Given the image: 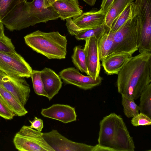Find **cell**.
Masks as SVG:
<instances>
[{"label": "cell", "instance_id": "10", "mask_svg": "<svg viewBox=\"0 0 151 151\" xmlns=\"http://www.w3.org/2000/svg\"><path fill=\"white\" fill-rule=\"evenodd\" d=\"M43 136L54 151H93L94 146L71 141L52 129L43 133Z\"/></svg>", "mask_w": 151, "mask_h": 151}, {"label": "cell", "instance_id": "20", "mask_svg": "<svg viewBox=\"0 0 151 151\" xmlns=\"http://www.w3.org/2000/svg\"><path fill=\"white\" fill-rule=\"evenodd\" d=\"M113 42V33L109 31L98 39V50L100 60L110 53Z\"/></svg>", "mask_w": 151, "mask_h": 151}, {"label": "cell", "instance_id": "33", "mask_svg": "<svg viewBox=\"0 0 151 151\" xmlns=\"http://www.w3.org/2000/svg\"><path fill=\"white\" fill-rule=\"evenodd\" d=\"M56 0H44V5L45 8H48L51 6L53 2ZM90 6H94L97 0H83Z\"/></svg>", "mask_w": 151, "mask_h": 151}, {"label": "cell", "instance_id": "22", "mask_svg": "<svg viewBox=\"0 0 151 151\" xmlns=\"http://www.w3.org/2000/svg\"><path fill=\"white\" fill-rule=\"evenodd\" d=\"M71 56L72 61L75 66L81 72L88 75L86 56L83 49L80 46H75Z\"/></svg>", "mask_w": 151, "mask_h": 151}, {"label": "cell", "instance_id": "13", "mask_svg": "<svg viewBox=\"0 0 151 151\" xmlns=\"http://www.w3.org/2000/svg\"><path fill=\"white\" fill-rule=\"evenodd\" d=\"M98 39L95 36L85 40V52L88 75L96 80L99 76L101 64L98 50Z\"/></svg>", "mask_w": 151, "mask_h": 151}, {"label": "cell", "instance_id": "23", "mask_svg": "<svg viewBox=\"0 0 151 151\" xmlns=\"http://www.w3.org/2000/svg\"><path fill=\"white\" fill-rule=\"evenodd\" d=\"M109 29L105 24L99 27L85 29L79 32L75 36L78 40H84L90 37L95 36L98 39Z\"/></svg>", "mask_w": 151, "mask_h": 151}, {"label": "cell", "instance_id": "28", "mask_svg": "<svg viewBox=\"0 0 151 151\" xmlns=\"http://www.w3.org/2000/svg\"><path fill=\"white\" fill-rule=\"evenodd\" d=\"M0 52L16 56L20 55L16 51L11 40L6 36L0 38Z\"/></svg>", "mask_w": 151, "mask_h": 151}, {"label": "cell", "instance_id": "35", "mask_svg": "<svg viewBox=\"0 0 151 151\" xmlns=\"http://www.w3.org/2000/svg\"><path fill=\"white\" fill-rule=\"evenodd\" d=\"M4 24L1 21H0V38H4L6 36L4 34Z\"/></svg>", "mask_w": 151, "mask_h": 151}, {"label": "cell", "instance_id": "5", "mask_svg": "<svg viewBox=\"0 0 151 151\" xmlns=\"http://www.w3.org/2000/svg\"><path fill=\"white\" fill-rule=\"evenodd\" d=\"M132 13L136 17L137 44L146 47L151 44V0H135L131 4Z\"/></svg>", "mask_w": 151, "mask_h": 151}, {"label": "cell", "instance_id": "25", "mask_svg": "<svg viewBox=\"0 0 151 151\" xmlns=\"http://www.w3.org/2000/svg\"><path fill=\"white\" fill-rule=\"evenodd\" d=\"M131 3L128 4L123 11L114 20L109 31L113 33L116 32L131 18L132 16Z\"/></svg>", "mask_w": 151, "mask_h": 151}, {"label": "cell", "instance_id": "15", "mask_svg": "<svg viewBox=\"0 0 151 151\" xmlns=\"http://www.w3.org/2000/svg\"><path fill=\"white\" fill-rule=\"evenodd\" d=\"M132 55L125 52L110 53L101 60L105 73L108 75H117Z\"/></svg>", "mask_w": 151, "mask_h": 151}, {"label": "cell", "instance_id": "2", "mask_svg": "<svg viewBox=\"0 0 151 151\" xmlns=\"http://www.w3.org/2000/svg\"><path fill=\"white\" fill-rule=\"evenodd\" d=\"M59 18L51 6L45 7L44 0H33L31 2L26 0L17 5L1 21L13 32Z\"/></svg>", "mask_w": 151, "mask_h": 151}, {"label": "cell", "instance_id": "21", "mask_svg": "<svg viewBox=\"0 0 151 151\" xmlns=\"http://www.w3.org/2000/svg\"><path fill=\"white\" fill-rule=\"evenodd\" d=\"M139 97V111L151 118V83L144 89Z\"/></svg>", "mask_w": 151, "mask_h": 151}, {"label": "cell", "instance_id": "17", "mask_svg": "<svg viewBox=\"0 0 151 151\" xmlns=\"http://www.w3.org/2000/svg\"><path fill=\"white\" fill-rule=\"evenodd\" d=\"M41 76L47 98L50 101L58 93L63 82L59 76L49 68H45L42 70Z\"/></svg>", "mask_w": 151, "mask_h": 151}, {"label": "cell", "instance_id": "31", "mask_svg": "<svg viewBox=\"0 0 151 151\" xmlns=\"http://www.w3.org/2000/svg\"><path fill=\"white\" fill-rule=\"evenodd\" d=\"M29 121L31 124L29 126L31 128L35 129L39 132H42L44 127L43 122L42 119L35 117L33 121Z\"/></svg>", "mask_w": 151, "mask_h": 151}, {"label": "cell", "instance_id": "18", "mask_svg": "<svg viewBox=\"0 0 151 151\" xmlns=\"http://www.w3.org/2000/svg\"><path fill=\"white\" fill-rule=\"evenodd\" d=\"M0 95L8 107L15 116H25L28 111L17 99L11 93L0 85Z\"/></svg>", "mask_w": 151, "mask_h": 151}, {"label": "cell", "instance_id": "9", "mask_svg": "<svg viewBox=\"0 0 151 151\" xmlns=\"http://www.w3.org/2000/svg\"><path fill=\"white\" fill-rule=\"evenodd\" d=\"M0 85L25 106L30 92L29 85L25 78L9 74L0 70Z\"/></svg>", "mask_w": 151, "mask_h": 151}, {"label": "cell", "instance_id": "16", "mask_svg": "<svg viewBox=\"0 0 151 151\" xmlns=\"http://www.w3.org/2000/svg\"><path fill=\"white\" fill-rule=\"evenodd\" d=\"M51 6L63 20L75 19L83 13L78 0H56Z\"/></svg>", "mask_w": 151, "mask_h": 151}, {"label": "cell", "instance_id": "12", "mask_svg": "<svg viewBox=\"0 0 151 151\" xmlns=\"http://www.w3.org/2000/svg\"><path fill=\"white\" fill-rule=\"evenodd\" d=\"M59 76L65 83L75 86L84 90L100 85L103 80L99 76L94 80L90 76L83 75L73 67L63 69L59 72Z\"/></svg>", "mask_w": 151, "mask_h": 151}, {"label": "cell", "instance_id": "24", "mask_svg": "<svg viewBox=\"0 0 151 151\" xmlns=\"http://www.w3.org/2000/svg\"><path fill=\"white\" fill-rule=\"evenodd\" d=\"M122 103L125 115L129 118H132L139 113V107L132 98L121 94Z\"/></svg>", "mask_w": 151, "mask_h": 151}, {"label": "cell", "instance_id": "8", "mask_svg": "<svg viewBox=\"0 0 151 151\" xmlns=\"http://www.w3.org/2000/svg\"><path fill=\"white\" fill-rule=\"evenodd\" d=\"M106 14L100 9L83 13L78 17L66 19V26L69 34L75 36L80 31L97 27L105 24Z\"/></svg>", "mask_w": 151, "mask_h": 151}, {"label": "cell", "instance_id": "34", "mask_svg": "<svg viewBox=\"0 0 151 151\" xmlns=\"http://www.w3.org/2000/svg\"><path fill=\"white\" fill-rule=\"evenodd\" d=\"M93 151H113V150L110 148L100 146L98 144L94 146Z\"/></svg>", "mask_w": 151, "mask_h": 151}, {"label": "cell", "instance_id": "32", "mask_svg": "<svg viewBox=\"0 0 151 151\" xmlns=\"http://www.w3.org/2000/svg\"><path fill=\"white\" fill-rule=\"evenodd\" d=\"M114 1V0H102L100 9L106 14Z\"/></svg>", "mask_w": 151, "mask_h": 151}, {"label": "cell", "instance_id": "19", "mask_svg": "<svg viewBox=\"0 0 151 151\" xmlns=\"http://www.w3.org/2000/svg\"><path fill=\"white\" fill-rule=\"evenodd\" d=\"M134 0H114L106 14L105 25L109 30L115 19L123 11L128 4Z\"/></svg>", "mask_w": 151, "mask_h": 151}, {"label": "cell", "instance_id": "4", "mask_svg": "<svg viewBox=\"0 0 151 151\" xmlns=\"http://www.w3.org/2000/svg\"><path fill=\"white\" fill-rule=\"evenodd\" d=\"M25 43L32 50L49 59L65 58L67 40L58 32L37 30L24 37Z\"/></svg>", "mask_w": 151, "mask_h": 151}, {"label": "cell", "instance_id": "27", "mask_svg": "<svg viewBox=\"0 0 151 151\" xmlns=\"http://www.w3.org/2000/svg\"><path fill=\"white\" fill-rule=\"evenodd\" d=\"M26 0H0V21L11 12L18 4Z\"/></svg>", "mask_w": 151, "mask_h": 151}, {"label": "cell", "instance_id": "30", "mask_svg": "<svg viewBox=\"0 0 151 151\" xmlns=\"http://www.w3.org/2000/svg\"><path fill=\"white\" fill-rule=\"evenodd\" d=\"M15 116L0 95V117L6 120H11Z\"/></svg>", "mask_w": 151, "mask_h": 151}, {"label": "cell", "instance_id": "26", "mask_svg": "<svg viewBox=\"0 0 151 151\" xmlns=\"http://www.w3.org/2000/svg\"><path fill=\"white\" fill-rule=\"evenodd\" d=\"M30 77L31 78L33 89L35 93L39 96L47 97L41 78V71L32 70Z\"/></svg>", "mask_w": 151, "mask_h": 151}, {"label": "cell", "instance_id": "29", "mask_svg": "<svg viewBox=\"0 0 151 151\" xmlns=\"http://www.w3.org/2000/svg\"><path fill=\"white\" fill-rule=\"evenodd\" d=\"M131 123L135 127L150 125L151 124V119L145 114L140 112L132 118Z\"/></svg>", "mask_w": 151, "mask_h": 151}, {"label": "cell", "instance_id": "11", "mask_svg": "<svg viewBox=\"0 0 151 151\" xmlns=\"http://www.w3.org/2000/svg\"><path fill=\"white\" fill-rule=\"evenodd\" d=\"M0 70L21 77H30L31 67L20 55L16 56L0 52Z\"/></svg>", "mask_w": 151, "mask_h": 151}, {"label": "cell", "instance_id": "14", "mask_svg": "<svg viewBox=\"0 0 151 151\" xmlns=\"http://www.w3.org/2000/svg\"><path fill=\"white\" fill-rule=\"evenodd\" d=\"M41 114L44 117L65 124L76 121L77 119L75 108L68 105L54 104L48 108L42 109Z\"/></svg>", "mask_w": 151, "mask_h": 151}, {"label": "cell", "instance_id": "7", "mask_svg": "<svg viewBox=\"0 0 151 151\" xmlns=\"http://www.w3.org/2000/svg\"><path fill=\"white\" fill-rule=\"evenodd\" d=\"M43 133L23 126L13 139L15 148L19 151H54L45 140Z\"/></svg>", "mask_w": 151, "mask_h": 151}, {"label": "cell", "instance_id": "3", "mask_svg": "<svg viewBox=\"0 0 151 151\" xmlns=\"http://www.w3.org/2000/svg\"><path fill=\"white\" fill-rule=\"evenodd\" d=\"M98 144L113 151H134L132 137L123 119L115 113H111L100 121Z\"/></svg>", "mask_w": 151, "mask_h": 151}, {"label": "cell", "instance_id": "1", "mask_svg": "<svg viewBox=\"0 0 151 151\" xmlns=\"http://www.w3.org/2000/svg\"><path fill=\"white\" fill-rule=\"evenodd\" d=\"M118 91L134 100L151 82V52L132 56L117 74Z\"/></svg>", "mask_w": 151, "mask_h": 151}, {"label": "cell", "instance_id": "6", "mask_svg": "<svg viewBox=\"0 0 151 151\" xmlns=\"http://www.w3.org/2000/svg\"><path fill=\"white\" fill-rule=\"evenodd\" d=\"M131 14V18L113 33V45L110 53L125 52L133 55L138 50L137 19L132 12Z\"/></svg>", "mask_w": 151, "mask_h": 151}]
</instances>
